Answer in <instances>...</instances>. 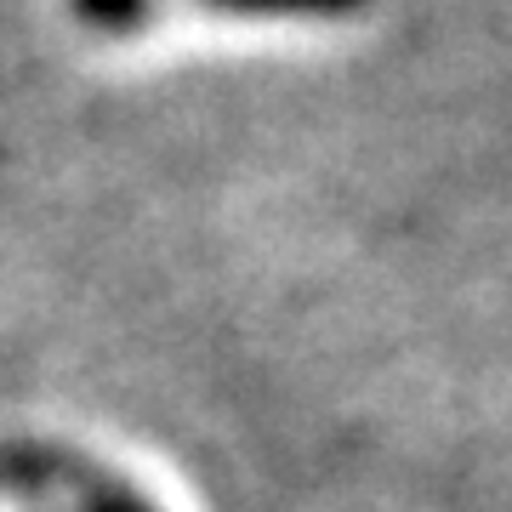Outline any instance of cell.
<instances>
[{"instance_id":"cell-1","label":"cell","mask_w":512,"mask_h":512,"mask_svg":"<svg viewBox=\"0 0 512 512\" xmlns=\"http://www.w3.org/2000/svg\"><path fill=\"white\" fill-rule=\"evenodd\" d=\"M217 6H239V12H336L353 0H217Z\"/></svg>"},{"instance_id":"cell-2","label":"cell","mask_w":512,"mask_h":512,"mask_svg":"<svg viewBox=\"0 0 512 512\" xmlns=\"http://www.w3.org/2000/svg\"><path fill=\"white\" fill-rule=\"evenodd\" d=\"M109 512H137V507H109Z\"/></svg>"}]
</instances>
